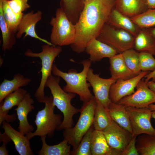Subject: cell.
Instances as JSON below:
<instances>
[{"instance_id":"obj_28","label":"cell","mask_w":155,"mask_h":155,"mask_svg":"<svg viewBox=\"0 0 155 155\" xmlns=\"http://www.w3.org/2000/svg\"><path fill=\"white\" fill-rule=\"evenodd\" d=\"M96 100L93 125L95 130L103 131L112 121L108 110L95 98Z\"/></svg>"},{"instance_id":"obj_38","label":"cell","mask_w":155,"mask_h":155,"mask_svg":"<svg viewBox=\"0 0 155 155\" xmlns=\"http://www.w3.org/2000/svg\"><path fill=\"white\" fill-rule=\"evenodd\" d=\"M11 140L7 134L5 132L4 133H0V142H3V143L7 144Z\"/></svg>"},{"instance_id":"obj_3","label":"cell","mask_w":155,"mask_h":155,"mask_svg":"<svg viewBox=\"0 0 155 155\" xmlns=\"http://www.w3.org/2000/svg\"><path fill=\"white\" fill-rule=\"evenodd\" d=\"M60 77L52 74L49 77L45 84V87L50 90L54 105L63 114V119L57 131L73 127V116L80 111V109L75 107L71 104L72 100L76 94L65 92L60 86Z\"/></svg>"},{"instance_id":"obj_9","label":"cell","mask_w":155,"mask_h":155,"mask_svg":"<svg viewBox=\"0 0 155 155\" xmlns=\"http://www.w3.org/2000/svg\"><path fill=\"white\" fill-rule=\"evenodd\" d=\"M126 108L129 117L133 135L137 137L142 134L155 135V129L150 121L152 111L148 107L138 108L128 106Z\"/></svg>"},{"instance_id":"obj_44","label":"cell","mask_w":155,"mask_h":155,"mask_svg":"<svg viewBox=\"0 0 155 155\" xmlns=\"http://www.w3.org/2000/svg\"><path fill=\"white\" fill-rule=\"evenodd\" d=\"M148 107L152 111H155V104H151Z\"/></svg>"},{"instance_id":"obj_47","label":"cell","mask_w":155,"mask_h":155,"mask_svg":"<svg viewBox=\"0 0 155 155\" xmlns=\"http://www.w3.org/2000/svg\"><path fill=\"white\" fill-rule=\"evenodd\" d=\"M89 0H84L85 1H89Z\"/></svg>"},{"instance_id":"obj_43","label":"cell","mask_w":155,"mask_h":155,"mask_svg":"<svg viewBox=\"0 0 155 155\" xmlns=\"http://www.w3.org/2000/svg\"><path fill=\"white\" fill-rule=\"evenodd\" d=\"M149 33L155 41V27L147 28Z\"/></svg>"},{"instance_id":"obj_31","label":"cell","mask_w":155,"mask_h":155,"mask_svg":"<svg viewBox=\"0 0 155 155\" xmlns=\"http://www.w3.org/2000/svg\"><path fill=\"white\" fill-rule=\"evenodd\" d=\"M8 1L0 0V4L7 23L11 30L16 34L24 14L23 13L20 14L14 13L9 6Z\"/></svg>"},{"instance_id":"obj_45","label":"cell","mask_w":155,"mask_h":155,"mask_svg":"<svg viewBox=\"0 0 155 155\" xmlns=\"http://www.w3.org/2000/svg\"><path fill=\"white\" fill-rule=\"evenodd\" d=\"M152 118L155 119V111H152Z\"/></svg>"},{"instance_id":"obj_36","label":"cell","mask_w":155,"mask_h":155,"mask_svg":"<svg viewBox=\"0 0 155 155\" xmlns=\"http://www.w3.org/2000/svg\"><path fill=\"white\" fill-rule=\"evenodd\" d=\"M28 0H8L9 6L16 13L20 14L30 8L28 3Z\"/></svg>"},{"instance_id":"obj_7","label":"cell","mask_w":155,"mask_h":155,"mask_svg":"<svg viewBox=\"0 0 155 155\" xmlns=\"http://www.w3.org/2000/svg\"><path fill=\"white\" fill-rule=\"evenodd\" d=\"M50 24L52 27L51 42L53 45L61 46L71 45L74 42L76 35L75 25L62 8L57 9L55 16L52 18Z\"/></svg>"},{"instance_id":"obj_14","label":"cell","mask_w":155,"mask_h":155,"mask_svg":"<svg viewBox=\"0 0 155 155\" xmlns=\"http://www.w3.org/2000/svg\"><path fill=\"white\" fill-rule=\"evenodd\" d=\"M42 13L40 10L35 12L33 10L24 14L18 26V31L16 34V38H20L24 33V38L27 36L39 40L50 45H53L51 42L42 38L37 34L35 26L37 23L42 19Z\"/></svg>"},{"instance_id":"obj_32","label":"cell","mask_w":155,"mask_h":155,"mask_svg":"<svg viewBox=\"0 0 155 155\" xmlns=\"http://www.w3.org/2000/svg\"><path fill=\"white\" fill-rule=\"evenodd\" d=\"M141 28L155 26V9H148L144 13L130 18Z\"/></svg>"},{"instance_id":"obj_4","label":"cell","mask_w":155,"mask_h":155,"mask_svg":"<svg viewBox=\"0 0 155 155\" xmlns=\"http://www.w3.org/2000/svg\"><path fill=\"white\" fill-rule=\"evenodd\" d=\"M42 103H44L45 107L38 112L34 121L36 129L26 135L30 140L35 136L42 137L47 136L52 138L55 131L62 123L61 115L54 113L55 106L53 104L52 96H45Z\"/></svg>"},{"instance_id":"obj_15","label":"cell","mask_w":155,"mask_h":155,"mask_svg":"<svg viewBox=\"0 0 155 155\" xmlns=\"http://www.w3.org/2000/svg\"><path fill=\"white\" fill-rule=\"evenodd\" d=\"M27 93L26 90L20 88L8 95L4 99V101L0 102V125L4 121L9 123L16 119L15 115H9V111L14 106H18Z\"/></svg>"},{"instance_id":"obj_6","label":"cell","mask_w":155,"mask_h":155,"mask_svg":"<svg viewBox=\"0 0 155 155\" xmlns=\"http://www.w3.org/2000/svg\"><path fill=\"white\" fill-rule=\"evenodd\" d=\"M42 51L40 53L33 52L28 49L24 53L26 56L31 57H39L41 60L42 77L39 86L36 90L34 97L38 102L42 103L45 97L44 89L47 80L52 74L51 71L53 62L56 58L62 52L61 46L46 44L42 46Z\"/></svg>"},{"instance_id":"obj_23","label":"cell","mask_w":155,"mask_h":155,"mask_svg":"<svg viewBox=\"0 0 155 155\" xmlns=\"http://www.w3.org/2000/svg\"><path fill=\"white\" fill-rule=\"evenodd\" d=\"M126 107L117 103L111 102L108 111L112 120L120 126L132 133V131Z\"/></svg>"},{"instance_id":"obj_29","label":"cell","mask_w":155,"mask_h":155,"mask_svg":"<svg viewBox=\"0 0 155 155\" xmlns=\"http://www.w3.org/2000/svg\"><path fill=\"white\" fill-rule=\"evenodd\" d=\"M0 28L2 33V50L4 51L12 49L16 42V34L10 29L5 19L0 4Z\"/></svg>"},{"instance_id":"obj_24","label":"cell","mask_w":155,"mask_h":155,"mask_svg":"<svg viewBox=\"0 0 155 155\" xmlns=\"http://www.w3.org/2000/svg\"><path fill=\"white\" fill-rule=\"evenodd\" d=\"M134 49L139 52L148 53L155 56V41L147 28H141L135 36Z\"/></svg>"},{"instance_id":"obj_40","label":"cell","mask_w":155,"mask_h":155,"mask_svg":"<svg viewBox=\"0 0 155 155\" xmlns=\"http://www.w3.org/2000/svg\"><path fill=\"white\" fill-rule=\"evenodd\" d=\"M6 145L3 143L0 147V155H8V151L7 149Z\"/></svg>"},{"instance_id":"obj_42","label":"cell","mask_w":155,"mask_h":155,"mask_svg":"<svg viewBox=\"0 0 155 155\" xmlns=\"http://www.w3.org/2000/svg\"><path fill=\"white\" fill-rule=\"evenodd\" d=\"M147 83L149 88L155 93V82L148 81Z\"/></svg>"},{"instance_id":"obj_27","label":"cell","mask_w":155,"mask_h":155,"mask_svg":"<svg viewBox=\"0 0 155 155\" xmlns=\"http://www.w3.org/2000/svg\"><path fill=\"white\" fill-rule=\"evenodd\" d=\"M46 137L41 138L42 146L38 152L39 155H69L71 154L70 145L66 140L64 139L58 144L49 145L46 142Z\"/></svg>"},{"instance_id":"obj_16","label":"cell","mask_w":155,"mask_h":155,"mask_svg":"<svg viewBox=\"0 0 155 155\" xmlns=\"http://www.w3.org/2000/svg\"><path fill=\"white\" fill-rule=\"evenodd\" d=\"M34 103V99L30 94L28 92L20 104L15 109L19 121V131L25 135L32 132L34 129L33 126L29 123L27 119L28 114L34 109L33 105Z\"/></svg>"},{"instance_id":"obj_30","label":"cell","mask_w":155,"mask_h":155,"mask_svg":"<svg viewBox=\"0 0 155 155\" xmlns=\"http://www.w3.org/2000/svg\"><path fill=\"white\" fill-rule=\"evenodd\" d=\"M136 146L140 155H155V135L142 134L137 136Z\"/></svg>"},{"instance_id":"obj_37","label":"cell","mask_w":155,"mask_h":155,"mask_svg":"<svg viewBox=\"0 0 155 155\" xmlns=\"http://www.w3.org/2000/svg\"><path fill=\"white\" fill-rule=\"evenodd\" d=\"M137 137L132 135V139L125 150L121 155H139L136 146V139Z\"/></svg>"},{"instance_id":"obj_26","label":"cell","mask_w":155,"mask_h":155,"mask_svg":"<svg viewBox=\"0 0 155 155\" xmlns=\"http://www.w3.org/2000/svg\"><path fill=\"white\" fill-rule=\"evenodd\" d=\"M85 5L84 0H61L60 7L74 24L78 21Z\"/></svg>"},{"instance_id":"obj_5","label":"cell","mask_w":155,"mask_h":155,"mask_svg":"<svg viewBox=\"0 0 155 155\" xmlns=\"http://www.w3.org/2000/svg\"><path fill=\"white\" fill-rule=\"evenodd\" d=\"M80 108V115L75 126L64 129V139L73 148L72 151L78 146L84 135L93 125L96 100L95 98L83 102Z\"/></svg>"},{"instance_id":"obj_2","label":"cell","mask_w":155,"mask_h":155,"mask_svg":"<svg viewBox=\"0 0 155 155\" xmlns=\"http://www.w3.org/2000/svg\"><path fill=\"white\" fill-rule=\"evenodd\" d=\"M92 63L89 59L81 61L80 63L83 65V69L80 72H78L74 69L69 70L68 72H64L53 64L52 74L59 77L65 81L66 85L63 88L65 92L77 94L81 101L83 102H87L94 97L89 89L91 85L87 80L88 72Z\"/></svg>"},{"instance_id":"obj_13","label":"cell","mask_w":155,"mask_h":155,"mask_svg":"<svg viewBox=\"0 0 155 155\" xmlns=\"http://www.w3.org/2000/svg\"><path fill=\"white\" fill-rule=\"evenodd\" d=\"M149 73V71H142L139 74L129 79L117 80L110 88L109 98L111 102L117 103L123 98L134 93L135 89L139 82Z\"/></svg>"},{"instance_id":"obj_41","label":"cell","mask_w":155,"mask_h":155,"mask_svg":"<svg viewBox=\"0 0 155 155\" xmlns=\"http://www.w3.org/2000/svg\"><path fill=\"white\" fill-rule=\"evenodd\" d=\"M146 3L148 9H155V0H146Z\"/></svg>"},{"instance_id":"obj_21","label":"cell","mask_w":155,"mask_h":155,"mask_svg":"<svg viewBox=\"0 0 155 155\" xmlns=\"http://www.w3.org/2000/svg\"><path fill=\"white\" fill-rule=\"evenodd\" d=\"M107 23L114 27L126 30L135 36L141 29L130 18L122 14L115 8L111 13Z\"/></svg>"},{"instance_id":"obj_10","label":"cell","mask_w":155,"mask_h":155,"mask_svg":"<svg viewBox=\"0 0 155 155\" xmlns=\"http://www.w3.org/2000/svg\"><path fill=\"white\" fill-rule=\"evenodd\" d=\"M102 131L108 145L116 155H121L132 137V133L113 120Z\"/></svg>"},{"instance_id":"obj_25","label":"cell","mask_w":155,"mask_h":155,"mask_svg":"<svg viewBox=\"0 0 155 155\" xmlns=\"http://www.w3.org/2000/svg\"><path fill=\"white\" fill-rule=\"evenodd\" d=\"M92 155H116L108 145L102 131L94 129L92 136Z\"/></svg>"},{"instance_id":"obj_34","label":"cell","mask_w":155,"mask_h":155,"mask_svg":"<svg viewBox=\"0 0 155 155\" xmlns=\"http://www.w3.org/2000/svg\"><path fill=\"white\" fill-rule=\"evenodd\" d=\"M94 130V129L92 125L84 135L76 149L71 151V155H92L91 143Z\"/></svg>"},{"instance_id":"obj_1","label":"cell","mask_w":155,"mask_h":155,"mask_svg":"<svg viewBox=\"0 0 155 155\" xmlns=\"http://www.w3.org/2000/svg\"><path fill=\"white\" fill-rule=\"evenodd\" d=\"M115 8V0H90L85 1L83 9L75 24L76 35L71 45L75 52L85 51L86 46L92 39L96 38L108 21Z\"/></svg>"},{"instance_id":"obj_20","label":"cell","mask_w":155,"mask_h":155,"mask_svg":"<svg viewBox=\"0 0 155 155\" xmlns=\"http://www.w3.org/2000/svg\"><path fill=\"white\" fill-rule=\"evenodd\" d=\"M111 77L117 80H127L136 75L126 65L122 53L117 54L109 58Z\"/></svg>"},{"instance_id":"obj_17","label":"cell","mask_w":155,"mask_h":155,"mask_svg":"<svg viewBox=\"0 0 155 155\" xmlns=\"http://www.w3.org/2000/svg\"><path fill=\"white\" fill-rule=\"evenodd\" d=\"M2 127L5 132L13 143L15 148L20 155H33L30 140L26 135L14 129L5 121L2 123Z\"/></svg>"},{"instance_id":"obj_39","label":"cell","mask_w":155,"mask_h":155,"mask_svg":"<svg viewBox=\"0 0 155 155\" xmlns=\"http://www.w3.org/2000/svg\"><path fill=\"white\" fill-rule=\"evenodd\" d=\"M144 78H146L144 80L146 82L151 79H152V81L155 82V69L152 71L151 72L149 73Z\"/></svg>"},{"instance_id":"obj_8","label":"cell","mask_w":155,"mask_h":155,"mask_svg":"<svg viewBox=\"0 0 155 155\" xmlns=\"http://www.w3.org/2000/svg\"><path fill=\"white\" fill-rule=\"evenodd\" d=\"M135 36L128 31L114 27L108 23L96 38L115 49L118 53L134 49Z\"/></svg>"},{"instance_id":"obj_19","label":"cell","mask_w":155,"mask_h":155,"mask_svg":"<svg viewBox=\"0 0 155 155\" xmlns=\"http://www.w3.org/2000/svg\"><path fill=\"white\" fill-rule=\"evenodd\" d=\"M115 8L130 18L149 9L146 0H115Z\"/></svg>"},{"instance_id":"obj_35","label":"cell","mask_w":155,"mask_h":155,"mask_svg":"<svg viewBox=\"0 0 155 155\" xmlns=\"http://www.w3.org/2000/svg\"><path fill=\"white\" fill-rule=\"evenodd\" d=\"M139 65L142 71H153L155 69V59L152 54L144 52H139Z\"/></svg>"},{"instance_id":"obj_33","label":"cell","mask_w":155,"mask_h":155,"mask_svg":"<svg viewBox=\"0 0 155 155\" xmlns=\"http://www.w3.org/2000/svg\"><path fill=\"white\" fill-rule=\"evenodd\" d=\"M139 53L134 49L127 50L122 53L127 67L136 75L142 71L140 68Z\"/></svg>"},{"instance_id":"obj_22","label":"cell","mask_w":155,"mask_h":155,"mask_svg":"<svg viewBox=\"0 0 155 155\" xmlns=\"http://www.w3.org/2000/svg\"><path fill=\"white\" fill-rule=\"evenodd\" d=\"M30 79L18 73L14 75L11 80L4 79L0 85V102L9 94L22 87L27 86Z\"/></svg>"},{"instance_id":"obj_11","label":"cell","mask_w":155,"mask_h":155,"mask_svg":"<svg viewBox=\"0 0 155 155\" xmlns=\"http://www.w3.org/2000/svg\"><path fill=\"white\" fill-rule=\"evenodd\" d=\"M136 88L134 93L123 98L117 103L126 107L142 108L148 107L155 103V93L149 88L144 80H140Z\"/></svg>"},{"instance_id":"obj_18","label":"cell","mask_w":155,"mask_h":155,"mask_svg":"<svg viewBox=\"0 0 155 155\" xmlns=\"http://www.w3.org/2000/svg\"><path fill=\"white\" fill-rule=\"evenodd\" d=\"M85 51L90 55V60L94 63L99 61L104 58H109L118 53L115 49L96 38H93L89 42Z\"/></svg>"},{"instance_id":"obj_12","label":"cell","mask_w":155,"mask_h":155,"mask_svg":"<svg viewBox=\"0 0 155 155\" xmlns=\"http://www.w3.org/2000/svg\"><path fill=\"white\" fill-rule=\"evenodd\" d=\"M87 80L92 87L95 98L99 100L106 109L108 110L111 102L109 98V92L112 85L116 80L111 77L104 79L95 74L90 67L87 75Z\"/></svg>"},{"instance_id":"obj_46","label":"cell","mask_w":155,"mask_h":155,"mask_svg":"<svg viewBox=\"0 0 155 155\" xmlns=\"http://www.w3.org/2000/svg\"><path fill=\"white\" fill-rule=\"evenodd\" d=\"M3 59L1 56L0 57V63L1 67L2 66V64H3Z\"/></svg>"}]
</instances>
